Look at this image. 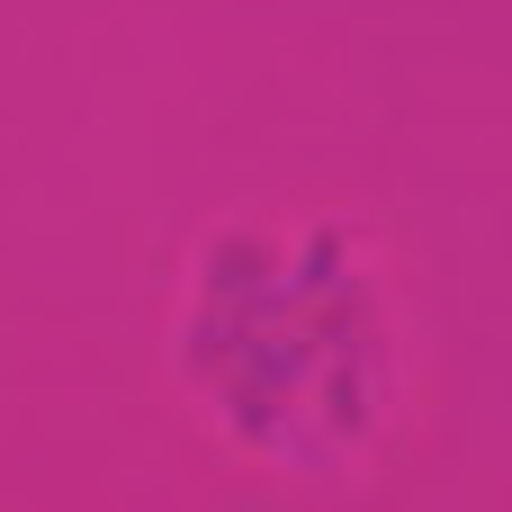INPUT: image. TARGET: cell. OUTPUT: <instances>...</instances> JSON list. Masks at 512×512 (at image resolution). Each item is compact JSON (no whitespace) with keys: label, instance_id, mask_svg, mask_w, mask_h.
Wrapping results in <instances>:
<instances>
[]
</instances>
